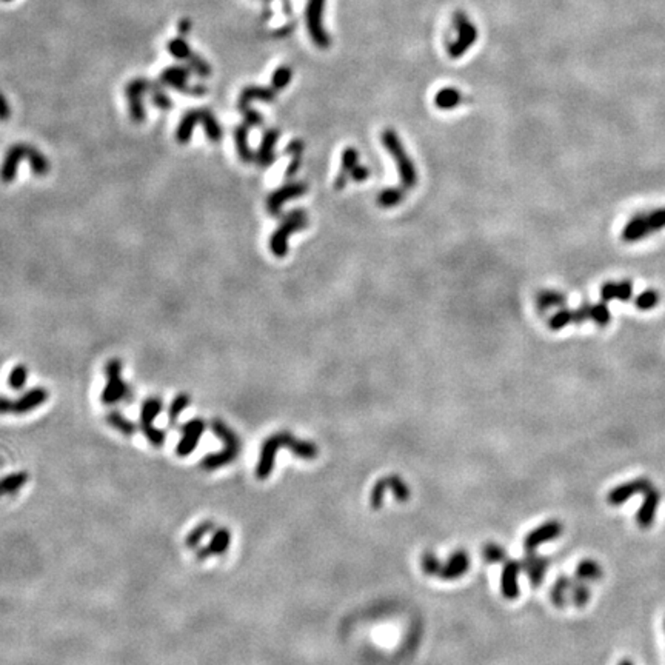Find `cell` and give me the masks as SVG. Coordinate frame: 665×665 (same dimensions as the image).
Here are the masks:
<instances>
[{
	"instance_id": "6da1fadb",
	"label": "cell",
	"mask_w": 665,
	"mask_h": 665,
	"mask_svg": "<svg viewBox=\"0 0 665 665\" xmlns=\"http://www.w3.org/2000/svg\"><path fill=\"white\" fill-rule=\"evenodd\" d=\"M279 448H288L290 451H293L297 457L306 459V460L316 459L319 453L318 447L313 442L297 439V437H295L293 435H290L288 431L276 433L273 436H269L268 439L262 444L260 457H259L258 467H256V476H258L259 479H267L269 474L273 473L276 453Z\"/></svg>"
},
{
	"instance_id": "7a4b0ae2",
	"label": "cell",
	"mask_w": 665,
	"mask_h": 665,
	"mask_svg": "<svg viewBox=\"0 0 665 665\" xmlns=\"http://www.w3.org/2000/svg\"><path fill=\"white\" fill-rule=\"evenodd\" d=\"M22 160H28V164L31 166L33 174L39 178L47 176L49 173V162L48 159L42 155V152L31 147V145L26 143H17L14 145L8 150L5 156V160L2 164V168H0V179H2L5 184L8 182H13L17 176V166L22 162Z\"/></svg>"
},
{
	"instance_id": "3957f363",
	"label": "cell",
	"mask_w": 665,
	"mask_h": 665,
	"mask_svg": "<svg viewBox=\"0 0 665 665\" xmlns=\"http://www.w3.org/2000/svg\"><path fill=\"white\" fill-rule=\"evenodd\" d=\"M211 428H213L219 439L225 444V447L221 451L213 453V455H207L201 460V467L207 471H213L231 464L240 451V441L237 435L224 421L213 419L211 421Z\"/></svg>"
},
{
	"instance_id": "277c9868",
	"label": "cell",
	"mask_w": 665,
	"mask_h": 665,
	"mask_svg": "<svg viewBox=\"0 0 665 665\" xmlns=\"http://www.w3.org/2000/svg\"><path fill=\"white\" fill-rule=\"evenodd\" d=\"M199 123V125L203 127L207 133V137L211 142H221L224 137V130L219 125L217 119L214 118V114L210 111V109H191L188 111L184 118H182L178 131H176V139L179 143H188L189 139H191L193 134V128Z\"/></svg>"
},
{
	"instance_id": "5b68a950",
	"label": "cell",
	"mask_w": 665,
	"mask_h": 665,
	"mask_svg": "<svg viewBox=\"0 0 665 665\" xmlns=\"http://www.w3.org/2000/svg\"><path fill=\"white\" fill-rule=\"evenodd\" d=\"M381 139L386 151L390 152L391 157L394 159V162H396L398 165L402 188L412 189L416 184H418V173H416L413 160L407 155V151L404 148V145H402L398 133L393 130H385Z\"/></svg>"
},
{
	"instance_id": "8992f818",
	"label": "cell",
	"mask_w": 665,
	"mask_h": 665,
	"mask_svg": "<svg viewBox=\"0 0 665 665\" xmlns=\"http://www.w3.org/2000/svg\"><path fill=\"white\" fill-rule=\"evenodd\" d=\"M308 225V217L304 210H293L291 213L283 217L281 225L269 237V250L276 256V258H285L288 253V239L296 231H301L306 228Z\"/></svg>"
},
{
	"instance_id": "52a82bcc",
	"label": "cell",
	"mask_w": 665,
	"mask_h": 665,
	"mask_svg": "<svg viewBox=\"0 0 665 665\" xmlns=\"http://www.w3.org/2000/svg\"><path fill=\"white\" fill-rule=\"evenodd\" d=\"M469 567H470V558L465 551H456L450 558L448 564L445 565L439 564V561L430 553H427L425 556L422 558L423 572L431 576H439L444 581L459 579L460 576H464L467 572H469Z\"/></svg>"
},
{
	"instance_id": "ba28073f",
	"label": "cell",
	"mask_w": 665,
	"mask_h": 665,
	"mask_svg": "<svg viewBox=\"0 0 665 665\" xmlns=\"http://www.w3.org/2000/svg\"><path fill=\"white\" fill-rule=\"evenodd\" d=\"M105 375L107 385L104 391H102V402H104L105 405H114L128 398L130 390L125 381L122 379V362L119 359L108 361L105 367Z\"/></svg>"
},
{
	"instance_id": "9c48e42d",
	"label": "cell",
	"mask_w": 665,
	"mask_h": 665,
	"mask_svg": "<svg viewBox=\"0 0 665 665\" xmlns=\"http://www.w3.org/2000/svg\"><path fill=\"white\" fill-rule=\"evenodd\" d=\"M164 408V402L160 398H148L147 400L142 404L141 408V428L143 431V435L147 439L150 441L151 445L155 447H162L165 442V431L155 427V419L160 414Z\"/></svg>"
},
{
	"instance_id": "30bf717a",
	"label": "cell",
	"mask_w": 665,
	"mask_h": 665,
	"mask_svg": "<svg viewBox=\"0 0 665 665\" xmlns=\"http://www.w3.org/2000/svg\"><path fill=\"white\" fill-rule=\"evenodd\" d=\"M48 400V391L42 386L26 391L16 400L0 396V414H25L45 404Z\"/></svg>"
},
{
	"instance_id": "8fae6325",
	"label": "cell",
	"mask_w": 665,
	"mask_h": 665,
	"mask_svg": "<svg viewBox=\"0 0 665 665\" xmlns=\"http://www.w3.org/2000/svg\"><path fill=\"white\" fill-rule=\"evenodd\" d=\"M652 487L653 485L648 478H638V479L628 480L615 488H611L609 494H607V501H609L610 506L619 507L623 506V503H625L628 499H632L636 494H646Z\"/></svg>"
},
{
	"instance_id": "7c38bea8",
	"label": "cell",
	"mask_w": 665,
	"mask_h": 665,
	"mask_svg": "<svg viewBox=\"0 0 665 665\" xmlns=\"http://www.w3.org/2000/svg\"><path fill=\"white\" fill-rule=\"evenodd\" d=\"M306 191H308V185H305L304 182H290V184L282 185L281 188H277L276 191H273L268 196L267 199L268 213L272 216H279L283 203H287L291 199H296V197L304 196Z\"/></svg>"
},
{
	"instance_id": "4fadbf2b",
	"label": "cell",
	"mask_w": 665,
	"mask_h": 665,
	"mask_svg": "<svg viewBox=\"0 0 665 665\" xmlns=\"http://www.w3.org/2000/svg\"><path fill=\"white\" fill-rule=\"evenodd\" d=\"M205 428H207V423L201 418L189 419L188 422L184 423V425H182L180 441L176 448V453L180 457H187L191 455V453L196 450L197 444H199Z\"/></svg>"
},
{
	"instance_id": "5bb4252c",
	"label": "cell",
	"mask_w": 665,
	"mask_h": 665,
	"mask_svg": "<svg viewBox=\"0 0 665 665\" xmlns=\"http://www.w3.org/2000/svg\"><path fill=\"white\" fill-rule=\"evenodd\" d=\"M325 0H308V8H306V22H308V31L313 40L320 47L328 45V36L322 26V11Z\"/></svg>"
},
{
	"instance_id": "9a60e30c",
	"label": "cell",
	"mask_w": 665,
	"mask_h": 665,
	"mask_svg": "<svg viewBox=\"0 0 665 665\" xmlns=\"http://www.w3.org/2000/svg\"><path fill=\"white\" fill-rule=\"evenodd\" d=\"M457 30H459V39L450 45V54L453 57H459L462 56L467 48H470L473 45V42L476 40V30L471 25V22L467 19L462 13H457L455 16Z\"/></svg>"
},
{
	"instance_id": "2e32d148",
	"label": "cell",
	"mask_w": 665,
	"mask_h": 665,
	"mask_svg": "<svg viewBox=\"0 0 665 665\" xmlns=\"http://www.w3.org/2000/svg\"><path fill=\"white\" fill-rule=\"evenodd\" d=\"M562 535V525L558 521H548L544 525H540L536 530L529 533L525 538L524 547L527 551H535L539 545H542L548 540L558 539Z\"/></svg>"
},
{
	"instance_id": "e0dca14e",
	"label": "cell",
	"mask_w": 665,
	"mask_h": 665,
	"mask_svg": "<svg viewBox=\"0 0 665 665\" xmlns=\"http://www.w3.org/2000/svg\"><path fill=\"white\" fill-rule=\"evenodd\" d=\"M659 502H661L659 490L652 487L644 494V501H642V506L639 507L638 513H636V524H638L641 529L652 527L653 522H655L656 513H657V508H659Z\"/></svg>"
},
{
	"instance_id": "ac0fdd59",
	"label": "cell",
	"mask_w": 665,
	"mask_h": 665,
	"mask_svg": "<svg viewBox=\"0 0 665 665\" xmlns=\"http://www.w3.org/2000/svg\"><path fill=\"white\" fill-rule=\"evenodd\" d=\"M150 88V84L145 80H134L127 86V96L130 99V114L134 122H142L145 119L143 107H142V94Z\"/></svg>"
},
{
	"instance_id": "d6986e66",
	"label": "cell",
	"mask_w": 665,
	"mask_h": 665,
	"mask_svg": "<svg viewBox=\"0 0 665 665\" xmlns=\"http://www.w3.org/2000/svg\"><path fill=\"white\" fill-rule=\"evenodd\" d=\"M277 139H279V131L277 130L265 131V134L264 137H262V142L259 145L258 155H256V162H258L260 168H267L276 162L274 147H276Z\"/></svg>"
},
{
	"instance_id": "ffe728a7",
	"label": "cell",
	"mask_w": 665,
	"mask_h": 665,
	"mask_svg": "<svg viewBox=\"0 0 665 665\" xmlns=\"http://www.w3.org/2000/svg\"><path fill=\"white\" fill-rule=\"evenodd\" d=\"M357 165H359V152H357V150L353 148V147H348V148L343 150L341 171L334 179V188L336 189L345 188L348 178H352V171L354 170Z\"/></svg>"
},
{
	"instance_id": "44dd1931",
	"label": "cell",
	"mask_w": 665,
	"mask_h": 665,
	"mask_svg": "<svg viewBox=\"0 0 665 665\" xmlns=\"http://www.w3.org/2000/svg\"><path fill=\"white\" fill-rule=\"evenodd\" d=\"M652 230H650L647 214H634L630 221L627 222L623 230V239L625 242H638V240L647 237Z\"/></svg>"
},
{
	"instance_id": "7402d4cb",
	"label": "cell",
	"mask_w": 665,
	"mask_h": 665,
	"mask_svg": "<svg viewBox=\"0 0 665 665\" xmlns=\"http://www.w3.org/2000/svg\"><path fill=\"white\" fill-rule=\"evenodd\" d=\"M521 570H522V564H517V562H513V561L507 562L506 567H503L502 570L501 588H502V595L508 599H515L519 596L517 576Z\"/></svg>"
},
{
	"instance_id": "603a6c76",
	"label": "cell",
	"mask_w": 665,
	"mask_h": 665,
	"mask_svg": "<svg viewBox=\"0 0 665 665\" xmlns=\"http://www.w3.org/2000/svg\"><path fill=\"white\" fill-rule=\"evenodd\" d=\"M231 544V533L228 529H219L214 531L213 538L208 542L205 548L199 551V559H205L210 556H216V554H224L230 548Z\"/></svg>"
},
{
	"instance_id": "cb8c5ba5",
	"label": "cell",
	"mask_w": 665,
	"mask_h": 665,
	"mask_svg": "<svg viewBox=\"0 0 665 665\" xmlns=\"http://www.w3.org/2000/svg\"><path fill=\"white\" fill-rule=\"evenodd\" d=\"M633 296V283L632 281H623L619 283L615 282H605L601 287V299L602 302H610L613 299L627 302L630 301Z\"/></svg>"
},
{
	"instance_id": "d4e9b609",
	"label": "cell",
	"mask_w": 665,
	"mask_h": 665,
	"mask_svg": "<svg viewBox=\"0 0 665 665\" xmlns=\"http://www.w3.org/2000/svg\"><path fill=\"white\" fill-rule=\"evenodd\" d=\"M522 568L527 572L531 584L535 587L540 586L545 577L547 568H548V559L545 558H539L536 554H533V551H529L527 558L522 562Z\"/></svg>"
},
{
	"instance_id": "484cf974",
	"label": "cell",
	"mask_w": 665,
	"mask_h": 665,
	"mask_svg": "<svg viewBox=\"0 0 665 665\" xmlns=\"http://www.w3.org/2000/svg\"><path fill=\"white\" fill-rule=\"evenodd\" d=\"M604 576L602 567L593 559H584L576 567V577L584 582H596Z\"/></svg>"
},
{
	"instance_id": "4316f807",
	"label": "cell",
	"mask_w": 665,
	"mask_h": 665,
	"mask_svg": "<svg viewBox=\"0 0 665 665\" xmlns=\"http://www.w3.org/2000/svg\"><path fill=\"white\" fill-rule=\"evenodd\" d=\"M573 581H574V579H572V577L561 576L559 579L556 581V584H554V586H553V588H551V601H553L554 605L559 607V609H562V607L568 605V602H570V590H572Z\"/></svg>"
},
{
	"instance_id": "83f0119b",
	"label": "cell",
	"mask_w": 665,
	"mask_h": 665,
	"mask_svg": "<svg viewBox=\"0 0 665 665\" xmlns=\"http://www.w3.org/2000/svg\"><path fill=\"white\" fill-rule=\"evenodd\" d=\"M274 97H276V88H259V86H250V88H245L244 93L240 94L237 107L242 108V107L250 105L251 100L273 102Z\"/></svg>"
},
{
	"instance_id": "f1b7e54d",
	"label": "cell",
	"mask_w": 665,
	"mask_h": 665,
	"mask_svg": "<svg viewBox=\"0 0 665 665\" xmlns=\"http://www.w3.org/2000/svg\"><path fill=\"white\" fill-rule=\"evenodd\" d=\"M248 131H250V130H248L245 125H239L235 130L236 150H237V155H239L240 160H242L244 164L254 162V155H253V151L250 148V145H248Z\"/></svg>"
},
{
	"instance_id": "f546056e",
	"label": "cell",
	"mask_w": 665,
	"mask_h": 665,
	"mask_svg": "<svg viewBox=\"0 0 665 665\" xmlns=\"http://www.w3.org/2000/svg\"><path fill=\"white\" fill-rule=\"evenodd\" d=\"M567 304V297L559 293V291H553V290H544L539 291L538 297H536V306L539 311H547L551 306H565Z\"/></svg>"
},
{
	"instance_id": "4dcf8cb0",
	"label": "cell",
	"mask_w": 665,
	"mask_h": 665,
	"mask_svg": "<svg viewBox=\"0 0 665 665\" xmlns=\"http://www.w3.org/2000/svg\"><path fill=\"white\" fill-rule=\"evenodd\" d=\"M26 482H28V473L25 471L13 473V474H8V476L2 478L0 479V498H2V496L19 492Z\"/></svg>"
},
{
	"instance_id": "1f68e13d",
	"label": "cell",
	"mask_w": 665,
	"mask_h": 665,
	"mask_svg": "<svg viewBox=\"0 0 665 665\" xmlns=\"http://www.w3.org/2000/svg\"><path fill=\"white\" fill-rule=\"evenodd\" d=\"M590 597H591V591L587 586V582H584L576 577V579L573 581L572 590H570V602H572L574 607H577V609H582V607H586L588 604Z\"/></svg>"
},
{
	"instance_id": "d6a6232c",
	"label": "cell",
	"mask_w": 665,
	"mask_h": 665,
	"mask_svg": "<svg viewBox=\"0 0 665 665\" xmlns=\"http://www.w3.org/2000/svg\"><path fill=\"white\" fill-rule=\"evenodd\" d=\"M460 100H462V96H460V93L457 90L444 88L436 94L435 104H436L437 108H441V109H451V108L457 107L460 104Z\"/></svg>"
},
{
	"instance_id": "836d02e7",
	"label": "cell",
	"mask_w": 665,
	"mask_h": 665,
	"mask_svg": "<svg viewBox=\"0 0 665 665\" xmlns=\"http://www.w3.org/2000/svg\"><path fill=\"white\" fill-rule=\"evenodd\" d=\"M107 422H108L109 425H111L113 428L118 430L119 433L125 435V436L134 435V431H136V425H134V423L131 422L130 419H127L125 416H123V414L119 413V412L108 413V414H107Z\"/></svg>"
},
{
	"instance_id": "e575fe53",
	"label": "cell",
	"mask_w": 665,
	"mask_h": 665,
	"mask_svg": "<svg viewBox=\"0 0 665 665\" xmlns=\"http://www.w3.org/2000/svg\"><path fill=\"white\" fill-rule=\"evenodd\" d=\"M304 148H305V145H304L302 141H293L287 147V155L293 156V160H291V164L287 168V178L288 179L293 178L295 174L299 171V168H301Z\"/></svg>"
},
{
	"instance_id": "d590c367",
	"label": "cell",
	"mask_w": 665,
	"mask_h": 665,
	"mask_svg": "<svg viewBox=\"0 0 665 665\" xmlns=\"http://www.w3.org/2000/svg\"><path fill=\"white\" fill-rule=\"evenodd\" d=\"M404 201V188H389L384 189L382 193L377 196V205L382 208L396 207Z\"/></svg>"
},
{
	"instance_id": "8d00e7d4",
	"label": "cell",
	"mask_w": 665,
	"mask_h": 665,
	"mask_svg": "<svg viewBox=\"0 0 665 665\" xmlns=\"http://www.w3.org/2000/svg\"><path fill=\"white\" fill-rule=\"evenodd\" d=\"M189 402H191V398H189L187 393H180L173 399L170 408H168V419H170L171 423L176 422L179 419V416L182 414V412L187 410Z\"/></svg>"
},
{
	"instance_id": "74e56055",
	"label": "cell",
	"mask_w": 665,
	"mask_h": 665,
	"mask_svg": "<svg viewBox=\"0 0 665 665\" xmlns=\"http://www.w3.org/2000/svg\"><path fill=\"white\" fill-rule=\"evenodd\" d=\"M214 527V524L213 522H202L201 525H197V527L194 530H191L188 533V536L185 539V544L188 548H196L197 545H199L201 540L205 538L208 533L211 531V529Z\"/></svg>"
},
{
	"instance_id": "f35d334b",
	"label": "cell",
	"mask_w": 665,
	"mask_h": 665,
	"mask_svg": "<svg viewBox=\"0 0 665 665\" xmlns=\"http://www.w3.org/2000/svg\"><path fill=\"white\" fill-rule=\"evenodd\" d=\"M162 80L165 84L171 85V86H174V88H178L180 91H189L185 86V82H187V72L185 71L178 70V68L168 70V71L164 72Z\"/></svg>"
},
{
	"instance_id": "ab89813d",
	"label": "cell",
	"mask_w": 665,
	"mask_h": 665,
	"mask_svg": "<svg viewBox=\"0 0 665 665\" xmlns=\"http://www.w3.org/2000/svg\"><path fill=\"white\" fill-rule=\"evenodd\" d=\"M590 319L599 327H607L611 320V314L609 306H607V302H599L596 305H591V311H590Z\"/></svg>"
},
{
	"instance_id": "60d3db41",
	"label": "cell",
	"mask_w": 665,
	"mask_h": 665,
	"mask_svg": "<svg viewBox=\"0 0 665 665\" xmlns=\"http://www.w3.org/2000/svg\"><path fill=\"white\" fill-rule=\"evenodd\" d=\"M28 381V368L25 365H16L8 375V385L13 390L24 389Z\"/></svg>"
},
{
	"instance_id": "b9f144b4",
	"label": "cell",
	"mask_w": 665,
	"mask_h": 665,
	"mask_svg": "<svg viewBox=\"0 0 665 665\" xmlns=\"http://www.w3.org/2000/svg\"><path fill=\"white\" fill-rule=\"evenodd\" d=\"M659 304V293L656 290H647L636 297V306L642 311H648Z\"/></svg>"
},
{
	"instance_id": "7bdbcfd3",
	"label": "cell",
	"mask_w": 665,
	"mask_h": 665,
	"mask_svg": "<svg viewBox=\"0 0 665 665\" xmlns=\"http://www.w3.org/2000/svg\"><path fill=\"white\" fill-rule=\"evenodd\" d=\"M572 322H573V311L562 308L558 313H554V316L550 318V320H548V327H550L551 330L558 331Z\"/></svg>"
},
{
	"instance_id": "ee69618b",
	"label": "cell",
	"mask_w": 665,
	"mask_h": 665,
	"mask_svg": "<svg viewBox=\"0 0 665 665\" xmlns=\"http://www.w3.org/2000/svg\"><path fill=\"white\" fill-rule=\"evenodd\" d=\"M385 479H386V484H389V487L391 488L393 494L396 496L399 501H407L408 498H410V488H408V485L402 482L400 478L391 476V478H385Z\"/></svg>"
},
{
	"instance_id": "f6af8a7d",
	"label": "cell",
	"mask_w": 665,
	"mask_h": 665,
	"mask_svg": "<svg viewBox=\"0 0 665 665\" xmlns=\"http://www.w3.org/2000/svg\"><path fill=\"white\" fill-rule=\"evenodd\" d=\"M648 225L652 233L665 228V208H657L647 214Z\"/></svg>"
},
{
	"instance_id": "bcb514c9",
	"label": "cell",
	"mask_w": 665,
	"mask_h": 665,
	"mask_svg": "<svg viewBox=\"0 0 665 665\" xmlns=\"http://www.w3.org/2000/svg\"><path fill=\"white\" fill-rule=\"evenodd\" d=\"M484 558L488 561V562H499L502 561L503 558H506V553H503L502 548L499 545H494V544H488L485 545L484 548Z\"/></svg>"
},
{
	"instance_id": "7dc6e473",
	"label": "cell",
	"mask_w": 665,
	"mask_h": 665,
	"mask_svg": "<svg viewBox=\"0 0 665 665\" xmlns=\"http://www.w3.org/2000/svg\"><path fill=\"white\" fill-rule=\"evenodd\" d=\"M291 79V71L288 68H279L276 71V75L273 77V86L276 90H281L287 86Z\"/></svg>"
},
{
	"instance_id": "c3c4849f",
	"label": "cell",
	"mask_w": 665,
	"mask_h": 665,
	"mask_svg": "<svg viewBox=\"0 0 665 665\" xmlns=\"http://www.w3.org/2000/svg\"><path fill=\"white\" fill-rule=\"evenodd\" d=\"M590 311H591V305L584 304L579 308L573 311V324H584L586 320L590 319Z\"/></svg>"
},
{
	"instance_id": "681fc988",
	"label": "cell",
	"mask_w": 665,
	"mask_h": 665,
	"mask_svg": "<svg viewBox=\"0 0 665 665\" xmlns=\"http://www.w3.org/2000/svg\"><path fill=\"white\" fill-rule=\"evenodd\" d=\"M368 176H370V171L362 165H357L352 171V179L356 182H362L365 179H368Z\"/></svg>"
},
{
	"instance_id": "f907efd6",
	"label": "cell",
	"mask_w": 665,
	"mask_h": 665,
	"mask_svg": "<svg viewBox=\"0 0 665 665\" xmlns=\"http://www.w3.org/2000/svg\"><path fill=\"white\" fill-rule=\"evenodd\" d=\"M618 665H634V664H633V661H630V659H623Z\"/></svg>"
},
{
	"instance_id": "816d5d0a",
	"label": "cell",
	"mask_w": 665,
	"mask_h": 665,
	"mask_svg": "<svg viewBox=\"0 0 665 665\" xmlns=\"http://www.w3.org/2000/svg\"><path fill=\"white\" fill-rule=\"evenodd\" d=\"M664 632H665V619H664Z\"/></svg>"
}]
</instances>
